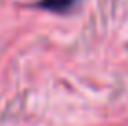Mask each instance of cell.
Segmentation results:
<instances>
[{
  "label": "cell",
  "mask_w": 128,
  "mask_h": 126,
  "mask_svg": "<svg viewBox=\"0 0 128 126\" xmlns=\"http://www.w3.org/2000/svg\"><path fill=\"white\" fill-rule=\"evenodd\" d=\"M35 6L41 7L43 11L56 13V15H70L78 9L80 0H39Z\"/></svg>",
  "instance_id": "cell-1"
}]
</instances>
